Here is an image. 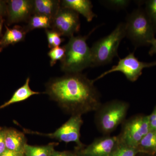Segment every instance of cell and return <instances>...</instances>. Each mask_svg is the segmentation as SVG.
Wrapping results in <instances>:
<instances>
[{
	"label": "cell",
	"instance_id": "1",
	"mask_svg": "<svg viewBox=\"0 0 156 156\" xmlns=\"http://www.w3.org/2000/svg\"><path fill=\"white\" fill-rule=\"evenodd\" d=\"M94 83L81 73L66 74L51 79L45 92L67 113L82 115L95 112L102 104Z\"/></svg>",
	"mask_w": 156,
	"mask_h": 156
},
{
	"label": "cell",
	"instance_id": "2",
	"mask_svg": "<svg viewBox=\"0 0 156 156\" xmlns=\"http://www.w3.org/2000/svg\"><path fill=\"white\" fill-rule=\"evenodd\" d=\"M88 35L73 36L64 45L65 53L61 60V69L66 74L77 73L92 66L91 48L87 43Z\"/></svg>",
	"mask_w": 156,
	"mask_h": 156
},
{
	"label": "cell",
	"instance_id": "3",
	"mask_svg": "<svg viewBox=\"0 0 156 156\" xmlns=\"http://www.w3.org/2000/svg\"><path fill=\"white\" fill-rule=\"evenodd\" d=\"M129 108L128 102L113 100L101 104L95 112V123L103 135H110L126 120Z\"/></svg>",
	"mask_w": 156,
	"mask_h": 156
},
{
	"label": "cell",
	"instance_id": "4",
	"mask_svg": "<svg viewBox=\"0 0 156 156\" xmlns=\"http://www.w3.org/2000/svg\"><path fill=\"white\" fill-rule=\"evenodd\" d=\"M125 37V23H121L108 35L93 44L90 48L92 59L91 67L103 66L111 62L115 57L118 56L119 46Z\"/></svg>",
	"mask_w": 156,
	"mask_h": 156
},
{
	"label": "cell",
	"instance_id": "5",
	"mask_svg": "<svg viewBox=\"0 0 156 156\" xmlns=\"http://www.w3.org/2000/svg\"><path fill=\"white\" fill-rule=\"evenodd\" d=\"M125 26L126 37L135 47L149 45L155 38V31L144 9L138 8L128 14Z\"/></svg>",
	"mask_w": 156,
	"mask_h": 156
},
{
	"label": "cell",
	"instance_id": "6",
	"mask_svg": "<svg viewBox=\"0 0 156 156\" xmlns=\"http://www.w3.org/2000/svg\"><path fill=\"white\" fill-rule=\"evenodd\" d=\"M150 130L148 115H134L125 120L122 124L121 132L118 135L120 143L136 148Z\"/></svg>",
	"mask_w": 156,
	"mask_h": 156
},
{
	"label": "cell",
	"instance_id": "7",
	"mask_svg": "<svg viewBox=\"0 0 156 156\" xmlns=\"http://www.w3.org/2000/svg\"><path fill=\"white\" fill-rule=\"evenodd\" d=\"M81 115H72L66 122L56 130L53 133H42L23 128V131L28 134H37L48 136L66 143L74 142L77 145V147H84L85 145L80 140V130L83 123Z\"/></svg>",
	"mask_w": 156,
	"mask_h": 156
},
{
	"label": "cell",
	"instance_id": "8",
	"mask_svg": "<svg viewBox=\"0 0 156 156\" xmlns=\"http://www.w3.org/2000/svg\"><path fill=\"white\" fill-rule=\"evenodd\" d=\"M154 66H156V61L150 62L140 61L135 57L134 53H130L125 58H120L116 65L114 66L93 80L95 82L109 74L120 72L124 74L128 80L134 82L141 75L144 69Z\"/></svg>",
	"mask_w": 156,
	"mask_h": 156
},
{
	"label": "cell",
	"instance_id": "9",
	"mask_svg": "<svg viewBox=\"0 0 156 156\" xmlns=\"http://www.w3.org/2000/svg\"><path fill=\"white\" fill-rule=\"evenodd\" d=\"M80 22L79 14L71 9L61 6L53 18L51 24L52 30L61 36L70 37L80 31Z\"/></svg>",
	"mask_w": 156,
	"mask_h": 156
},
{
	"label": "cell",
	"instance_id": "10",
	"mask_svg": "<svg viewBox=\"0 0 156 156\" xmlns=\"http://www.w3.org/2000/svg\"><path fill=\"white\" fill-rule=\"evenodd\" d=\"M119 144L118 135H103L95 138L86 147L80 148V151L84 156H113Z\"/></svg>",
	"mask_w": 156,
	"mask_h": 156
},
{
	"label": "cell",
	"instance_id": "11",
	"mask_svg": "<svg viewBox=\"0 0 156 156\" xmlns=\"http://www.w3.org/2000/svg\"><path fill=\"white\" fill-rule=\"evenodd\" d=\"M33 14H34V1H7V14L9 25L28 21Z\"/></svg>",
	"mask_w": 156,
	"mask_h": 156
},
{
	"label": "cell",
	"instance_id": "12",
	"mask_svg": "<svg viewBox=\"0 0 156 156\" xmlns=\"http://www.w3.org/2000/svg\"><path fill=\"white\" fill-rule=\"evenodd\" d=\"M61 6L82 14L88 22L97 17L92 11V3L89 0H63L61 1Z\"/></svg>",
	"mask_w": 156,
	"mask_h": 156
},
{
	"label": "cell",
	"instance_id": "13",
	"mask_svg": "<svg viewBox=\"0 0 156 156\" xmlns=\"http://www.w3.org/2000/svg\"><path fill=\"white\" fill-rule=\"evenodd\" d=\"M61 7V1L58 0H34V14L43 15L51 20Z\"/></svg>",
	"mask_w": 156,
	"mask_h": 156
},
{
	"label": "cell",
	"instance_id": "14",
	"mask_svg": "<svg viewBox=\"0 0 156 156\" xmlns=\"http://www.w3.org/2000/svg\"><path fill=\"white\" fill-rule=\"evenodd\" d=\"M5 141L6 149L15 151L24 152L27 144L24 133L12 128L6 129Z\"/></svg>",
	"mask_w": 156,
	"mask_h": 156
},
{
	"label": "cell",
	"instance_id": "15",
	"mask_svg": "<svg viewBox=\"0 0 156 156\" xmlns=\"http://www.w3.org/2000/svg\"><path fill=\"white\" fill-rule=\"evenodd\" d=\"M30 80V79L29 77L27 78L25 83L14 92V94L9 101L0 106V109L7 107L13 104L18 103L27 100L33 95L41 94V92H35L30 89L29 86Z\"/></svg>",
	"mask_w": 156,
	"mask_h": 156
},
{
	"label": "cell",
	"instance_id": "16",
	"mask_svg": "<svg viewBox=\"0 0 156 156\" xmlns=\"http://www.w3.org/2000/svg\"><path fill=\"white\" fill-rule=\"evenodd\" d=\"M6 32L1 41L2 48L24 41L27 33L24 27L15 26L12 28H9L6 27Z\"/></svg>",
	"mask_w": 156,
	"mask_h": 156
},
{
	"label": "cell",
	"instance_id": "17",
	"mask_svg": "<svg viewBox=\"0 0 156 156\" xmlns=\"http://www.w3.org/2000/svg\"><path fill=\"white\" fill-rule=\"evenodd\" d=\"M137 153L156 155V131L150 130L136 148Z\"/></svg>",
	"mask_w": 156,
	"mask_h": 156
},
{
	"label": "cell",
	"instance_id": "18",
	"mask_svg": "<svg viewBox=\"0 0 156 156\" xmlns=\"http://www.w3.org/2000/svg\"><path fill=\"white\" fill-rule=\"evenodd\" d=\"M58 144L57 143H51L46 145L32 146L27 144L24 148V156H50Z\"/></svg>",
	"mask_w": 156,
	"mask_h": 156
},
{
	"label": "cell",
	"instance_id": "19",
	"mask_svg": "<svg viewBox=\"0 0 156 156\" xmlns=\"http://www.w3.org/2000/svg\"><path fill=\"white\" fill-rule=\"evenodd\" d=\"M51 24L52 20L48 17L43 15L34 14L29 20L28 23L24 27V28L27 33L36 29L51 28Z\"/></svg>",
	"mask_w": 156,
	"mask_h": 156
},
{
	"label": "cell",
	"instance_id": "20",
	"mask_svg": "<svg viewBox=\"0 0 156 156\" xmlns=\"http://www.w3.org/2000/svg\"><path fill=\"white\" fill-rule=\"evenodd\" d=\"M45 32L48 39V47L51 49L59 47V45L64 41V39L61 37V35L55 31L46 29Z\"/></svg>",
	"mask_w": 156,
	"mask_h": 156
},
{
	"label": "cell",
	"instance_id": "21",
	"mask_svg": "<svg viewBox=\"0 0 156 156\" xmlns=\"http://www.w3.org/2000/svg\"><path fill=\"white\" fill-rule=\"evenodd\" d=\"M145 3L144 10L156 33V0H148Z\"/></svg>",
	"mask_w": 156,
	"mask_h": 156
},
{
	"label": "cell",
	"instance_id": "22",
	"mask_svg": "<svg viewBox=\"0 0 156 156\" xmlns=\"http://www.w3.org/2000/svg\"><path fill=\"white\" fill-rule=\"evenodd\" d=\"M65 49L64 46L62 47H57L51 49L48 53V56L50 58V65L53 66L56 64L58 60L60 61L64 57Z\"/></svg>",
	"mask_w": 156,
	"mask_h": 156
},
{
	"label": "cell",
	"instance_id": "23",
	"mask_svg": "<svg viewBox=\"0 0 156 156\" xmlns=\"http://www.w3.org/2000/svg\"><path fill=\"white\" fill-rule=\"evenodd\" d=\"M137 154L135 148L130 147L120 143L119 147L113 156H136Z\"/></svg>",
	"mask_w": 156,
	"mask_h": 156
},
{
	"label": "cell",
	"instance_id": "24",
	"mask_svg": "<svg viewBox=\"0 0 156 156\" xmlns=\"http://www.w3.org/2000/svg\"><path fill=\"white\" fill-rule=\"evenodd\" d=\"M101 3L109 8L115 9H124L128 7L130 3V1L126 0H111L101 1Z\"/></svg>",
	"mask_w": 156,
	"mask_h": 156
},
{
	"label": "cell",
	"instance_id": "25",
	"mask_svg": "<svg viewBox=\"0 0 156 156\" xmlns=\"http://www.w3.org/2000/svg\"><path fill=\"white\" fill-rule=\"evenodd\" d=\"M148 116L150 129L151 131H156V105Z\"/></svg>",
	"mask_w": 156,
	"mask_h": 156
},
{
	"label": "cell",
	"instance_id": "26",
	"mask_svg": "<svg viewBox=\"0 0 156 156\" xmlns=\"http://www.w3.org/2000/svg\"><path fill=\"white\" fill-rule=\"evenodd\" d=\"M6 129L0 128V156L7 150L5 141Z\"/></svg>",
	"mask_w": 156,
	"mask_h": 156
},
{
	"label": "cell",
	"instance_id": "27",
	"mask_svg": "<svg viewBox=\"0 0 156 156\" xmlns=\"http://www.w3.org/2000/svg\"><path fill=\"white\" fill-rule=\"evenodd\" d=\"M76 150L72 151H54L53 154L50 156H75L76 154Z\"/></svg>",
	"mask_w": 156,
	"mask_h": 156
},
{
	"label": "cell",
	"instance_id": "28",
	"mask_svg": "<svg viewBox=\"0 0 156 156\" xmlns=\"http://www.w3.org/2000/svg\"><path fill=\"white\" fill-rule=\"evenodd\" d=\"M0 156H25L24 152L6 150L5 152Z\"/></svg>",
	"mask_w": 156,
	"mask_h": 156
},
{
	"label": "cell",
	"instance_id": "29",
	"mask_svg": "<svg viewBox=\"0 0 156 156\" xmlns=\"http://www.w3.org/2000/svg\"><path fill=\"white\" fill-rule=\"evenodd\" d=\"M7 14V1L0 0V17Z\"/></svg>",
	"mask_w": 156,
	"mask_h": 156
},
{
	"label": "cell",
	"instance_id": "30",
	"mask_svg": "<svg viewBox=\"0 0 156 156\" xmlns=\"http://www.w3.org/2000/svg\"><path fill=\"white\" fill-rule=\"evenodd\" d=\"M149 44V45H151L150 50L149 51V54L150 56H153L156 54V39L154 38L150 41Z\"/></svg>",
	"mask_w": 156,
	"mask_h": 156
},
{
	"label": "cell",
	"instance_id": "31",
	"mask_svg": "<svg viewBox=\"0 0 156 156\" xmlns=\"http://www.w3.org/2000/svg\"><path fill=\"white\" fill-rule=\"evenodd\" d=\"M76 154L75 156H84L81 153L80 148L77 147L76 149Z\"/></svg>",
	"mask_w": 156,
	"mask_h": 156
},
{
	"label": "cell",
	"instance_id": "32",
	"mask_svg": "<svg viewBox=\"0 0 156 156\" xmlns=\"http://www.w3.org/2000/svg\"><path fill=\"white\" fill-rule=\"evenodd\" d=\"M136 156H156V155H151L145 154L138 153L136 154Z\"/></svg>",
	"mask_w": 156,
	"mask_h": 156
},
{
	"label": "cell",
	"instance_id": "33",
	"mask_svg": "<svg viewBox=\"0 0 156 156\" xmlns=\"http://www.w3.org/2000/svg\"><path fill=\"white\" fill-rule=\"evenodd\" d=\"M2 17H0V34L2 32Z\"/></svg>",
	"mask_w": 156,
	"mask_h": 156
},
{
	"label": "cell",
	"instance_id": "34",
	"mask_svg": "<svg viewBox=\"0 0 156 156\" xmlns=\"http://www.w3.org/2000/svg\"><path fill=\"white\" fill-rule=\"evenodd\" d=\"M2 46H1V41H0V51H1V50H2Z\"/></svg>",
	"mask_w": 156,
	"mask_h": 156
}]
</instances>
